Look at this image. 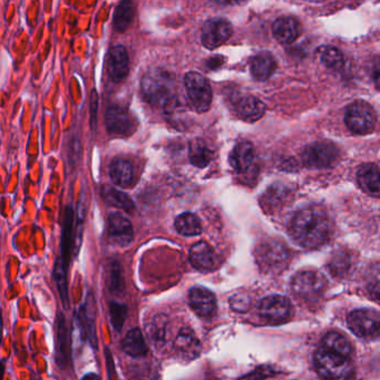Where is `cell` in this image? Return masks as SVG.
<instances>
[{
	"label": "cell",
	"instance_id": "obj_1",
	"mask_svg": "<svg viewBox=\"0 0 380 380\" xmlns=\"http://www.w3.org/2000/svg\"><path fill=\"white\" fill-rule=\"evenodd\" d=\"M289 230L293 240L304 248H319L331 238V220L319 206H308L293 217Z\"/></svg>",
	"mask_w": 380,
	"mask_h": 380
},
{
	"label": "cell",
	"instance_id": "obj_2",
	"mask_svg": "<svg viewBox=\"0 0 380 380\" xmlns=\"http://www.w3.org/2000/svg\"><path fill=\"white\" fill-rule=\"evenodd\" d=\"M141 90L144 100L155 107L167 109L175 103L173 81L167 71L161 69L148 71L143 76Z\"/></svg>",
	"mask_w": 380,
	"mask_h": 380
},
{
	"label": "cell",
	"instance_id": "obj_3",
	"mask_svg": "<svg viewBox=\"0 0 380 380\" xmlns=\"http://www.w3.org/2000/svg\"><path fill=\"white\" fill-rule=\"evenodd\" d=\"M314 366L320 377L325 380L354 379V367L349 360L333 354L323 347L314 354Z\"/></svg>",
	"mask_w": 380,
	"mask_h": 380
},
{
	"label": "cell",
	"instance_id": "obj_4",
	"mask_svg": "<svg viewBox=\"0 0 380 380\" xmlns=\"http://www.w3.org/2000/svg\"><path fill=\"white\" fill-rule=\"evenodd\" d=\"M256 262L266 273H279L288 266L290 252L283 242L266 240L256 251Z\"/></svg>",
	"mask_w": 380,
	"mask_h": 380
},
{
	"label": "cell",
	"instance_id": "obj_5",
	"mask_svg": "<svg viewBox=\"0 0 380 380\" xmlns=\"http://www.w3.org/2000/svg\"><path fill=\"white\" fill-rule=\"evenodd\" d=\"M184 84L193 109L198 113L209 111L212 103V88L209 81L203 75L190 71L185 75Z\"/></svg>",
	"mask_w": 380,
	"mask_h": 380
},
{
	"label": "cell",
	"instance_id": "obj_6",
	"mask_svg": "<svg viewBox=\"0 0 380 380\" xmlns=\"http://www.w3.org/2000/svg\"><path fill=\"white\" fill-rule=\"evenodd\" d=\"M96 314H97V304H96L95 295L93 291H88L84 302L75 312V318H76L77 325L80 326L83 338L90 343L94 350H97L98 348Z\"/></svg>",
	"mask_w": 380,
	"mask_h": 380
},
{
	"label": "cell",
	"instance_id": "obj_7",
	"mask_svg": "<svg viewBox=\"0 0 380 380\" xmlns=\"http://www.w3.org/2000/svg\"><path fill=\"white\" fill-rule=\"evenodd\" d=\"M347 127L355 134H369L375 130V109L366 102H355L347 109L345 117Z\"/></svg>",
	"mask_w": 380,
	"mask_h": 380
},
{
	"label": "cell",
	"instance_id": "obj_8",
	"mask_svg": "<svg viewBox=\"0 0 380 380\" xmlns=\"http://www.w3.org/2000/svg\"><path fill=\"white\" fill-rule=\"evenodd\" d=\"M340 150L331 142L312 143L304 148L302 162L310 169H327L338 161Z\"/></svg>",
	"mask_w": 380,
	"mask_h": 380
},
{
	"label": "cell",
	"instance_id": "obj_9",
	"mask_svg": "<svg viewBox=\"0 0 380 380\" xmlns=\"http://www.w3.org/2000/svg\"><path fill=\"white\" fill-rule=\"evenodd\" d=\"M347 322L350 331L360 338L374 339L379 336L380 317L375 310H355L349 314Z\"/></svg>",
	"mask_w": 380,
	"mask_h": 380
},
{
	"label": "cell",
	"instance_id": "obj_10",
	"mask_svg": "<svg viewBox=\"0 0 380 380\" xmlns=\"http://www.w3.org/2000/svg\"><path fill=\"white\" fill-rule=\"evenodd\" d=\"M55 331V362L61 370H66L71 366V335L63 311L57 312Z\"/></svg>",
	"mask_w": 380,
	"mask_h": 380
},
{
	"label": "cell",
	"instance_id": "obj_11",
	"mask_svg": "<svg viewBox=\"0 0 380 380\" xmlns=\"http://www.w3.org/2000/svg\"><path fill=\"white\" fill-rule=\"evenodd\" d=\"M327 280L320 272L307 270L297 273L292 279L293 292L302 299L317 298L325 290Z\"/></svg>",
	"mask_w": 380,
	"mask_h": 380
},
{
	"label": "cell",
	"instance_id": "obj_12",
	"mask_svg": "<svg viewBox=\"0 0 380 380\" xmlns=\"http://www.w3.org/2000/svg\"><path fill=\"white\" fill-rule=\"evenodd\" d=\"M106 130L115 136H130L136 130L135 121L127 109L119 105H111L105 112Z\"/></svg>",
	"mask_w": 380,
	"mask_h": 380
},
{
	"label": "cell",
	"instance_id": "obj_13",
	"mask_svg": "<svg viewBox=\"0 0 380 380\" xmlns=\"http://www.w3.org/2000/svg\"><path fill=\"white\" fill-rule=\"evenodd\" d=\"M260 316L271 325H279L290 319L292 306L288 298L270 296L260 302Z\"/></svg>",
	"mask_w": 380,
	"mask_h": 380
},
{
	"label": "cell",
	"instance_id": "obj_14",
	"mask_svg": "<svg viewBox=\"0 0 380 380\" xmlns=\"http://www.w3.org/2000/svg\"><path fill=\"white\" fill-rule=\"evenodd\" d=\"M232 25L223 18H211L202 27V44L213 50L223 45L232 35Z\"/></svg>",
	"mask_w": 380,
	"mask_h": 380
},
{
	"label": "cell",
	"instance_id": "obj_15",
	"mask_svg": "<svg viewBox=\"0 0 380 380\" xmlns=\"http://www.w3.org/2000/svg\"><path fill=\"white\" fill-rule=\"evenodd\" d=\"M107 237L117 246H130L134 239V230L130 220L119 212L109 213L107 218Z\"/></svg>",
	"mask_w": 380,
	"mask_h": 380
},
{
	"label": "cell",
	"instance_id": "obj_16",
	"mask_svg": "<svg viewBox=\"0 0 380 380\" xmlns=\"http://www.w3.org/2000/svg\"><path fill=\"white\" fill-rule=\"evenodd\" d=\"M130 71V59L126 48L121 45L112 46L107 54V75L112 82L124 81Z\"/></svg>",
	"mask_w": 380,
	"mask_h": 380
},
{
	"label": "cell",
	"instance_id": "obj_17",
	"mask_svg": "<svg viewBox=\"0 0 380 380\" xmlns=\"http://www.w3.org/2000/svg\"><path fill=\"white\" fill-rule=\"evenodd\" d=\"M75 212L71 204L64 209L63 221H61V258L64 264L69 268L71 254L74 252V225Z\"/></svg>",
	"mask_w": 380,
	"mask_h": 380
},
{
	"label": "cell",
	"instance_id": "obj_18",
	"mask_svg": "<svg viewBox=\"0 0 380 380\" xmlns=\"http://www.w3.org/2000/svg\"><path fill=\"white\" fill-rule=\"evenodd\" d=\"M190 304L198 317L209 319L217 311V300L211 291L203 287H194L190 291Z\"/></svg>",
	"mask_w": 380,
	"mask_h": 380
},
{
	"label": "cell",
	"instance_id": "obj_19",
	"mask_svg": "<svg viewBox=\"0 0 380 380\" xmlns=\"http://www.w3.org/2000/svg\"><path fill=\"white\" fill-rule=\"evenodd\" d=\"M175 350L182 360H193L200 356L202 347L194 333L188 328H183L175 339Z\"/></svg>",
	"mask_w": 380,
	"mask_h": 380
},
{
	"label": "cell",
	"instance_id": "obj_20",
	"mask_svg": "<svg viewBox=\"0 0 380 380\" xmlns=\"http://www.w3.org/2000/svg\"><path fill=\"white\" fill-rule=\"evenodd\" d=\"M256 161V152L250 142H240L233 148L229 162L232 169L238 173H247Z\"/></svg>",
	"mask_w": 380,
	"mask_h": 380
},
{
	"label": "cell",
	"instance_id": "obj_21",
	"mask_svg": "<svg viewBox=\"0 0 380 380\" xmlns=\"http://www.w3.org/2000/svg\"><path fill=\"white\" fill-rule=\"evenodd\" d=\"M272 32L275 40L283 45H289L296 42L300 36L301 26L293 17L278 18L272 27Z\"/></svg>",
	"mask_w": 380,
	"mask_h": 380
},
{
	"label": "cell",
	"instance_id": "obj_22",
	"mask_svg": "<svg viewBox=\"0 0 380 380\" xmlns=\"http://www.w3.org/2000/svg\"><path fill=\"white\" fill-rule=\"evenodd\" d=\"M190 261L193 267L201 271H210L217 266V256L213 249L204 242L196 243L190 250Z\"/></svg>",
	"mask_w": 380,
	"mask_h": 380
},
{
	"label": "cell",
	"instance_id": "obj_23",
	"mask_svg": "<svg viewBox=\"0 0 380 380\" xmlns=\"http://www.w3.org/2000/svg\"><path fill=\"white\" fill-rule=\"evenodd\" d=\"M109 173L114 184L121 188H131L134 183V167L129 160L114 159L109 164Z\"/></svg>",
	"mask_w": 380,
	"mask_h": 380
},
{
	"label": "cell",
	"instance_id": "obj_24",
	"mask_svg": "<svg viewBox=\"0 0 380 380\" xmlns=\"http://www.w3.org/2000/svg\"><path fill=\"white\" fill-rule=\"evenodd\" d=\"M235 112L239 119L249 123H254L263 117L266 105L259 98L254 96H246V97L240 98L238 103L235 104Z\"/></svg>",
	"mask_w": 380,
	"mask_h": 380
},
{
	"label": "cell",
	"instance_id": "obj_25",
	"mask_svg": "<svg viewBox=\"0 0 380 380\" xmlns=\"http://www.w3.org/2000/svg\"><path fill=\"white\" fill-rule=\"evenodd\" d=\"M379 179V170L375 164H364L358 170L357 180L360 188L367 194L376 196V198L380 194Z\"/></svg>",
	"mask_w": 380,
	"mask_h": 380
},
{
	"label": "cell",
	"instance_id": "obj_26",
	"mask_svg": "<svg viewBox=\"0 0 380 380\" xmlns=\"http://www.w3.org/2000/svg\"><path fill=\"white\" fill-rule=\"evenodd\" d=\"M277 69V61L269 53H261L251 61V73L256 81H267Z\"/></svg>",
	"mask_w": 380,
	"mask_h": 380
},
{
	"label": "cell",
	"instance_id": "obj_27",
	"mask_svg": "<svg viewBox=\"0 0 380 380\" xmlns=\"http://www.w3.org/2000/svg\"><path fill=\"white\" fill-rule=\"evenodd\" d=\"M100 196L109 206H115L117 209L123 210L127 213H132L135 210V204L132 198L113 186L103 185L100 189Z\"/></svg>",
	"mask_w": 380,
	"mask_h": 380
},
{
	"label": "cell",
	"instance_id": "obj_28",
	"mask_svg": "<svg viewBox=\"0 0 380 380\" xmlns=\"http://www.w3.org/2000/svg\"><path fill=\"white\" fill-rule=\"evenodd\" d=\"M121 349L125 354L133 358H140L148 354V346H146V339L143 337V333L140 329L135 328L125 335L121 340Z\"/></svg>",
	"mask_w": 380,
	"mask_h": 380
},
{
	"label": "cell",
	"instance_id": "obj_29",
	"mask_svg": "<svg viewBox=\"0 0 380 380\" xmlns=\"http://www.w3.org/2000/svg\"><path fill=\"white\" fill-rule=\"evenodd\" d=\"M106 285L113 296H121L124 293V278L119 260L109 259L106 263Z\"/></svg>",
	"mask_w": 380,
	"mask_h": 380
},
{
	"label": "cell",
	"instance_id": "obj_30",
	"mask_svg": "<svg viewBox=\"0 0 380 380\" xmlns=\"http://www.w3.org/2000/svg\"><path fill=\"white\" fill-rule=\"evenodd\" d=\"M167 318L164 314L154 316L146 326L148 339L155 348H161L167 341Z\"/></svg>",
	"mask_w": 380,
	"mask_h": 380
},
{
	"label": "cell",
	"instance_id": "obj_31",
	"mask_svg": "<svg viewBox=\"0 0 380 380\" xmlns=\"http://www.w3.org/2000/svg\"><path fill=\"white\" fill-rule=\"evenodd\" d=\"M322 347L327 349V350L331 351L333 354L347 358V360L352 352V347H351L348 339L343 337L340 333H336V331H331L323 337Z\"/></svg>",
	"mask_w": 380,
	"mask_h": 380
},
{
	"label": "cell",
	"instance_id": "obj_32",
	"mask_svg": "<svg viewBox=\"0 0 380 380\" xmlns=\"http://www.w3.org/2000/svg\"><path fill=\"white\" fill-rule=\"evenodd\" d=\"M67 272L69 268L64 264L61 258H57L54 264V280H55L56 287L59 290V297H61V304L65 309H69V279H67Z\"/></svg>",
	"mask_w": 380,
	"mask_h": 380
},
{
	"label": "cell",
	"instance_id": "obj_33",
	"mask_svg": "<svg viewBox=\"0 0 380 380\" xmlns=\"http://www.w3.org/2000/svg\"><path fill=\"white\" fill-rule=\"evenodd\" d=\"M134 5L131 1H121L114 13L113 25L117 32H125L134 18Z\"/></svg>",
	"mask_w": 380,
	"mask_h": 380
},
{
	"label": "cell",
	"instance_id": "obj_34",
	"mask_svg": "<svg viewBox=\"0 0 380 380\" xmlns=\"http://www.w3.org/2000/svg\"><path fill=\"white\" fill-rule=\"evenodd\" d=\"M175 229L177 232L185 237H194L202 232L200 219L196 217V214L190 213V212L181 214L175 219Z\"/></svg>",
	"mask_w": 380,
	"mask_h": 380
},
{
	"label": "cell",
	"instance_id": "obj_35",
	"mask_svg": "<svg viewBox=\"0 0 380 380\" xmlns=\"http://www.w3.org/2000/svg\"><path fill=\"white\" fill-rule=\"evenodd\" d=\"M189 155H190L191 163L200 169L206 167L212 159L211 150L202 140H194L190 143Z\"/></svg>",
	"mask_w": 380,
	"mask_h": 380
},
{
	"label": "cell",
	"instance_id": "obj_36",
	"mask_svg": "<svg viewBox=\"0 0 380 380\" xmlns=\"http://www.w3.org/2000/svg\"><path fill=\"white\" fill-rule=\"evenodd\" d=\"M289 198L288 189L283 185H272L262 196V206L266 210H275L285 204V200Z\"/></svg>",
	"mask_w": 380,
	"mask_h": 380
},
{
	"label": "cell",
	"instance_id": "obj_37",
	"mask_svg": "<svg viewBox=\"0 0 380 380\" xmlns=\"http://www.w3.org/2000/svg\"><path fill=\"white\" fill-rule=\"evenodd\" d=\"M319 52L320 61L323 66L333 69V71H339V69H343L345 59H343V53L338 48L333 47V46H325Z\"/></svg>",
	"mask_w": 380,
	"mask_h": 380
},
{
	"label": "cell",
	"instance_id": "obj_38",
	"mask_svg": "<svg viewBox=\"0 0 380 380\" xmlns=\"http://www.w3.org/2000/svg\"><path fill=\"white\" fill-rule=\"evenodd\" d=\"M109 320L114 331L121 333L127 317V306L121 304L119 301H109Z\"/></svg>",
	"mask_w": 380,
	"mask_h": 380
},
{
	"label": "cell",
	"instance_id": "obj_39",
	"mask_svg": "<svg viewBox=\"0 0 380 380\" xmlns=\"http://www.w3.org/2000/svg\"><path fill=\"white\" fill-rule=\"evenodd\" d=\"M350 267V258L346 254H337L331 262V270L333 275H343Z\"/></svg>",
	"mask_w": 380,
	"mask_h": 380
},
{
	"label": "cell",
	"instance_id": "obj_40",
	"mask_svg": "<svg viewBox=\"0 0 380 380\" xmlns=\"http://www.w3.org/2000/svg\"><path fill=\"white\" fill-rule=\"evenodd\" d=\"M98 106H100V96L97 90H93L90 100V124L93 131H95L97 127Z\"/></svg>",
	"mask_w": 380,
	"mask_h": 380
},
{
	"label": "cell",
	"instance_id": "obj_41",
	"mask_svg": "<svg viewBox=\"0 0 380 380\" xmlns=\"http://www.w3.org/2000/svg\"><path fill=\"white\" fill-rule=\"evenodd\" d=\"M272 375H275V372L271 368L260 367L256 368L254 372H251L250 375L243 377L241 380H261Z\"/></svg>",
	"mask_w": 380,
	"mask_h": 380
},
{
	"label": "cell",
	"instance_id": "obj_42",
	"mask_svg": "<svg viewBox=\"0 0 380 380\" xmlns=\"http://www.w3.org/2000/svg\"><path fill=\"white\" fill-rule=\"evenodd\" d=\"M249 301H250V299L247 298V297L237 295L234 298L231 299V306H232V308L234 310L244 311V310L249 309Z\"/></svg>",
	"mask_w": 380,
	"mask_h": 380
},
{
	"label": "cell",
	"instance_id": "obj_43",
	"mask_svg": "<svg viewBox=\"0 0 380 380\" xmlns=\"http://www.w3.org/2000/svg\"><path fill=\"white\" fill-rule=\"evenodd\" d=\"M105 358L106 364H107V372H109V380H112V375L114 372V362L112 358L111 350L107 347H105Z\"/></svg>",
	"mask_w": 380,
	"mask_h": 380
},
{
	"label": "cell",
	"instance_id": "obj_44",
	"mask_svg": "<svg viewBox=\"0 0 380 380\" xmlns=\"http://www.w3.org/2000/svg\"><path fill=\"white\" fill-rule=\"evenodd\" d=\"M81 380H102L100 379V376L95 372H90V374H86V375L83 376L82 379Z\"/></svg>",
	"mask_w": 380,
	"mask_h": 380
},
{
	"label": "cell",
	"instance_id": "obj_45",
	"mask_svg": "<svg viewBox=\"0 0 380 380\" xmlns=\"http://www.w3.org/2000/svg\"><path fill=\"white\" fill-rule=\"evenodd\" d=\"M5 362L4 360H0V380L4 379V375H5Z\"/></svg>",
	"mask_w": 380,
	"mask_h": 380
},
{
	"label": "cell",
	"instance_id": "obj_46",
	"mask_svg": "<svg viewBox=\"0 0 380 380\" xmlns=\"http://www.w3.org/2000/svg\"><path fill=\"white\" fill-rule=\"evenodd\" d=\"M3 341V317H1V309H0V345Z\"/></svg>",
	"mask_w": 380,
	"mask_h": 380
}]
</instances>
